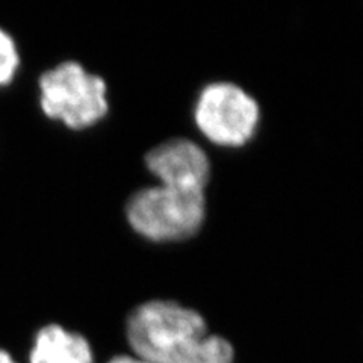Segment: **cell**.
<instances>
[{"mask_svg": "<svg viewBox=\"0 0 363 363\" xmlns=\"http://www.w3.org/2000/svg\"><path fill=\"white\" fill-rule=\"evenodd\" d=\"M126 339L150 363H233L230 340L215 335L203 315L173 300L144 301L129 313Z\"/></svg>", "mask_w": 363, "mask_h": 363, "instance_id": "cell-1", "label": "cell"}, {"mask_svg": "<svg viewBox=\"0 0 363 363\" xmlns=\"http://www.w3.org/2000/svg\"><path fill=\"white\" fill-rule=\"evenodd\" d=\"M132 230L153 242H180L197 235L206 220V192L168 185L135 191L126 203Z\"/></svg>", "mask_w": 363, "mask_h": 363, "instance_id": "cell-2", "label": "cell"}, {"mask_svg": "<svg viewBox=\"0 0 363 363\" xmlns=\"http://www.w3.org/2000/svg\"><path fill=\"white\" fill-rule=\"evenodd\" d=\"M40 108L72 130L96 126L109 112L105 79L77 61H64L38 79Z\"/></svg>", "mask_w": 363, "mask_h": 363, "instance_id": "cell-3", "label": "cell"}, {"mask_svg": "<svg viewBox=\"0 0 363 363\" xmlns=\"http://www.w3.org/2000/svg\"><path fill=\"white\" fill-rule=\"evenodd\" d=\"M260 121L257 100L233 82L204 85L194 105V123L215 145L242 147L253 140Z\"/></svg>", "mask_w": 363, "mask_h": 363, "instance_id": "cell-4", "label": "cell"}, {"mask_svg": "<svg viewBox=\"0 0 363 363\" xmlns=\"http://www.w3.org/2000/svg\"><path fill=\"white\" fill-rule=\"evenodd\" d=\"M144 162L157 184L206 192L211 161L201 147L188 138H172L147 152Z\"/></svg>", "mask_w": 363, "mask_h": 363, "instance_id": "cell-5", "label": "cell"}, {"mask_svg": "<svg viewBox=\"0 0 363 363\" xmlns=\"http://www.w3.org/2000/svg\"><path fill=\"white\" fill-rule=\"evenodd\" d=\"M29 363H94V353L84 335L48 324L33 337Z\"/></svg>", "mask_w": 363, "mask_h": 363, "instance_id": "cell-6", "label": "cell"}, {"mask_svg": "<svg viewBox=\"0 0 363 363\" xmlns=\"http://www.w3.org/2000/svg\"><path fill=\"white\" fill-rule=\"evenodd\" d=\"M20 67V52L14 37L0 26V88L14 81Z\"/></svg>", "mask_w": 363, "mask_h": 363, "instance_id": "cell-7", "label": "cell"}, {"mask_svg": "<svg viewBox=\"0 0 363 363\" xmlns=\"http://www.w3.org/2000/svg\"><path fill=\"white\" fill-rule=\"evenodd\" d=\"M108 363H150V362H147L135 354H120V356L112 357Z\"/></svg>", "mask_w": 363, "mask_h": 363, "instance_id": "cell-8", "label": "cell"}, {"mask_svg": "<svg viewBox=\"0 0 363 363\" xmlns=\"http://www.w3.org/2000/svg\"><path fill=\"white\" fill-rule=\"evenodd\" d=\"M0 363H18L9 351L0 348Z\"/></svg>", "mask_w": 363, "mask_h": 363, "instance_id": "cell-9", "label": "cell"}]
</instances>
